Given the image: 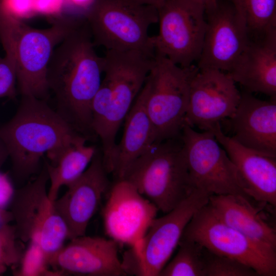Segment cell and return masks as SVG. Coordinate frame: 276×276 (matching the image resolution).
Returning a JSON list of instances; mask_svg holds the SVG:
<instances>
[{
    "label": "cell",
    "instance_id": "1",
    "mask_svg": "<svg viewBox=\"0 0 276 276\" xmlns=\"http://www.w3.org/2000/svg\"><path fill=\"white\" fill-rule=\"evenodd\" d=\"M95 46L84 19L56 46L47 73L56 111L85 137L94 133L91 104L104 72V58L97 55Z\"/></svg>",
    "mask_w": 276,
    "mask_h": 276
},
{
    "label": "cell",
    "instance_id": "2",
    "mask_svg": "<svg viewBox=\"0 0 276 276\" xmlns=\"http://www.w3.org/2000/svg\"><path fill=\"white\" fill-rule=\"evenodd\" d=\"M155 55L106 50L104 77L91 104V129L101 140L103 165L112 173L117 133L143 88Z\"/></svg>",
    "mask_w": 276,
    "mask_h": 276
},
{
    "label": "cell",
    "instance_id": "3",
    "mask_svg": "<svg viewBox=\"0 0 276 276\" xmlns=\"http://www.w3.org/2000/svg\"><path fill=\"white\" fill-rule=\"evenodd\" d=\"M81 135L45 100L30 96H21L14 117L0 127V140L21 178L36 172L44 154L51 163Z\"/></svg>",
    "mask_w": 276,
    "mask_h": 276
},
{
    "label": "cell",
    "instance_id": "4",
    "mask_svg": "<svg viewBox=\"0 0 276 276\" xmlns=\"http://www.w3.org/2000/svg\"><path fill=\"white\" fill-rule=\"evenodd\" d=\"M82 19L58 15L51 27L36 29L0 6V40L5 55L15 65L21 96L47 99L50 92L47 68L53 51Z\"/></svg>",
    "mask_w": 276,
    "mask_h": 276
},
{
    "label": "cell",
    "instance_id": "5",
    "mask_svg": "<svg viewBox=\"0 0 276 276\" xmlns=\"http://www.w3.org/2000/svg\"><path fill=\"white\" fill-rule=\"evenodd\" d=\"M122 179L165 214L193 190L180 137L154 143L130 166Z\"/></svg>",
    "mask_w": 276,
    "mask_h": 276
},
{
    "label": "cell",
    "instance_id": "6",
    "mask_svg": "<svg viewBox=\"0 0 276 276\" xmlns=\"http://www.w3.org/2000/svg\"><path fill=\"white\" fill-rule=\"evenodd\" d=\"M84 17L95 45L155 55L148 29L158 22L155 7L133 0H95Z\"/></svg>",
    "mask_w": 276,
    "mask_h": 276
},
{
    "label": "cell",
    "instance_id": "7",
    "mask_svg": "<svg viewBox=\"0 0 276 276\" xmlns=\"http://www.w3.org/2000/svg\"><path fill=\"white\" fill-rule=\"evenodd\" d=\"M209 194L194 189L176 207L151 223L144 236L124 255L127 274L158 276L178 246L185 229L194 214L209 203Z\"/></svg>",
    "mask_w": 276,
    "mask_h": 276
},
{
    "label": "cell",
    "instance_id": "8",
    "mask_svg": "<svg viewBox=\"0 0 276 276\" xmlns=\"http://www.w3.org/2000/svg\"><path fill=\"white\" fill-rule=\"evenodd\" d=\"M197 66L181 67L155 53L146 83V108L154 130L156 142L177 139L185 124L191 81Z\"/></svg>",
    "mask_w": 276,
    "mask_h": 276
},
{
    "label": "cell",
    "instance_id": "9",
    "mask_svg": "<svg viewBox=\"0 0 276 276\" xmlns=\"http://www.w3.org/2000/svg\"><path fill=\"white\" fill-rule=\"evenodd\" d=\"M48 180L44 165L34 180L14 191L10 211L18 238L22 243H37L49 260L68 239V232L48 196Z\"/></svg>",
    "mask_w": 276,
    "mask_h": 276
},
{
    "label": "cell",
    "instance_id": "10",
    "mask_svg": "<svg viewBox=\"0 0 276 276\" xmlns=\"http://www.w3.org/2000/svg\"><path fill=\"white\" fill-rule=\"evenodd\" d=\"M180 137L193 190L249 198L236 167L212 130L199 132L185 123Z\"/></svg>",
    "mask_w": 276,
    "mask_h": 276
},
{
    "label": "cell",
    "instance_id": "11",
    "mask_svg": "<svg viewBox=\"0 0 276 276\" xmlns=\"http://www.w3.org/2000/svg\"><path fill=\"white\" fill-rule=\"evenodd\" d=\"M157 11L159 32L151 36L155 53L181 67L193 65L203 44L205 7L193 0H167Z\"/></svg>",
    "mask_w": 276,
    "mask_h": 276
},
{
    "label": "cell",
    "instance_id": "12",
    "mask_svg": "<svg viewBox=\"0 0 276 276\" xmlns=\"http://www.w3.org/2000/svg\"><path fill=\"white\" fill-rule=\"evenodd\" d=\"M181 238L196 241L215 254L242 262L259 276L276 275V252L255 243L225 223L209 203L194 214Z\"/></svg>",
    "mask_w": 276,
    "mask_h": 276
},
{
    "label": "cell",
    "instance_id": "13",
    "mask_svg": "<svg viewBox=\"0 0 276 276\" xmlns=\"http://www.w3.org/2000/svg\"><path fill=\"white\" fill-rule=\"evenodd\" d=\"M205 13L206 28L197 66L228 73L248 42L249 30L228 0H216Z\"/></svg>",
    "mask_w": 276,
    "mask_h": 276
},
{
    "label": "cell",
    "instance_id": "14",
    "mask_svg": "<svg viewBox=\"0 0 276 276\" xmlns=\"http://www.w3.org/2000/svg\"><path fill=\"white\" fill-rule=\"evenodd\" d=\"M235 83L226 72L199 69L191 82L185 123L208 131L232 117L240 98Z\"/></svg>",
    "mask_w": 276,
    "mask_h": 276
},
{
    "label": "cell",
    "instance_id": "15",
    "mask_svg": "<svg viewBox=\"0 0 276 276\" xmlns=\"http://www.w3.org/2000/svg\"><path fill=\"white\" fill-rule=\"evenodd\" d=\"M108 192L102 212L105 232L118 243L132 247L144 236L158 210L125 180H117Z\"/></svg>",
    "mask_w": 276,
    "mask_h": 276
},
{
    "label": "cell",
    "instance_id": "16",
    "mask_svg": "<svg viewBox=\"0 0 276 276\" xmlns=\"http://www.w3.org/2000/svg\"><path fill=\"white\" fill-rule=\"evenodd\" d=\"M108 174L102 153L97 150L87 169L66 186L67 190L62 196L53 201L66 226L68 239L85 235L90 220L111 187Z\"/></svg>",
    "mask_w": 276,
    "mask_h": 276
},
{
    "label": "cell",
    "instance_id": "17",
    "mask_svg": "<svg viewBox=\"0 0 276 276\" xmlns=\"http://www.w3.org/2000/svg\"><path fill=\"white\" fill-rule=\"evenodd\" d=\"M49 259L55 270L88 276L126 275L118 256V243L98 236H79L70 240Z\"/></svg>",
    "mask_w": 276,
    "mask_h": 276
},
{
    "label": "cell",
    "instance_id": "18",
    "mask_svg": "<svg viewBox=\"0 0 276 276\" xmlns=\"http://www.w3.org/2000/svg\"><path fill=\"white\" fill-rule=\"evenodd\" d=\"M228 119L231 139L255 152L276 157V99L262 100L244 90Z\"/></svg>",
    "mask_w": 276,
    "mask_h": 276
},
{
    "label": "cell",
    "instance_id": "19",
    "mask_svg": "<svg viewBox=\"0 0 276 276\" xmlns=\"http://www.w3.org/2000/svg\"><path fill=\"white\" fill-rule=\"evenodd\" d=\"M210 130L236 167L251 199L276 205V157L248 149L236 142L221 130L220 123Z\"/></svg>",
    "mask_w": 276,
    "mask_h": 276
},
{
    "label": "cell",
    "instance_id": "20",
    "mask_svg": "<svg viewBox=\"0 0 276 276\" xmlns=\"http://www.w3.org/2000/svg\"><path fill=\"white\" fill-rule=\"evenodd\" d=\"M227 73L245 90L276 99V28L250 36L245 49Z\"/></svg>",
    "mask_w": 276,
    "mask_h": 276
},
{
    "label": "cell",
    "instance_id": "21",
    "mask_svg": "<svg viewBox=\"0 0 276 276\" xmlns=\"http://www.w3.org/2000/svg\"><path fill=\"white\" fill-rule=\"evenodd\" d=\"M250 198L240 194L213 195L209 204L225 223L259 245L276 252V231Z\"/></svg>",
    "mask_w": 276,
    "mask_h": 276
},
{
    "label": "cell",
    "instance_id": "22",
    "mask_svg": "<svg viewBox=\"0 0 276 276\" xmlns=\"http://www.w3.org/2000/svg\"><path fill=\"white\" fill-rule=\"evenodd\" d=\"M147 93L145 82L124 120L123 134L116 145L114 155L112 174L117 180L122 179L135 160L156 142L153 125L146 108Z\"/></svg>",
    "mask_w": 276,
    "mask_h": 276
},
{
    "label": "cell",
    "instance_id": "23",
    "mask_svg": "<svg viewBox=\"0 0 276 276\" xmlns=\"http://www.w3.org/2000/svg\"><path fill=\"white\" fill-rule=\"evenodd\" d=\"M86 137L81 135L63 149L52 163L45 161L50 186L48 191L50 199L58 198L60 188L78 178L87 169L97 149L86 145Z\"/></svg>",
    "mask_w": 276,
    "mask_h": 276
},
{
    "label": "cell",
    "instance_id": "24",
    "mask_svg": "<svg viewBox=\"0 0 276 276\" xmlns=\"http://www.w3.org/2000/svg\"><path fill=\"white\" fill-rule=\"evenodd\" d=\"M178 250L158 276H205L208 249L194 240L181 238Z\"/></svg>",
    "mask_w": 276,
    "mask_h": 276
},
{
    "label": "cell",
    "instance_id": "25",
    "mask_svg": "<svg viewBox=\"0 0 276 276\" xmlns=\"http://www.w3.org/2000/svg\"><path fill=\"white\" fill-rule=\"evenodd\" d=\"M246 22L250 36L276 28V0H228Z\"/></svg>",
    "mask_w": 276,
    "mask_h": 276
},
{
    "label": "cell",
    "instance_id": "26",
    "mask_svg": "<svg viewBox=\"0 0 276 276\" xmlns=\"http://www.w3.org/2000/svg\"><path fill=\"white\" fill-rule=\"evenodd\" d=\"M49 260L41 247L34 242H29L17 267L13 270L16 276H63L60 271L49 268Z\"/></svg>",
    "mask_w": 276,
    "mask_h": 276
},
{
    "label": "cell",
    "instance_id": "27",
    "mask_svg": "<svg viewBox=\"0 0 276 276\" xmlns=\"http://www.w3.org/2000/svg\"><path fill=\"white\" fill-rule=\"evenodd\" d=\"M18 238L15 225L10 223L0 225V275L8 268L15 269L24 249Z\"/></svg>",
    "mask_w": 276,
    "mask_h": 276
},
{
    "label": "cell",
    "instance_id": "28",
    "mask_svg": "<svg viewBox=\"0 0 276 276\" xmlns=\"http://www.w3.org/2000/svg\"><path fill=\"white\" fill-rule=\"evenodd\" d=\"M205 276L259 275L253 268L246 264L208 249Z\"/></svg>",
    "mask_w": 276,
    "mask_h": 276
},
{
    "label": "cell",
    "instance_id": "29",
    "mask_svg": "<svg viewBox=\"0 0 276 276\" xmlns=\"http://www.w3.org/2000/svg\"><path fill=\"white\" fill-rule=\"evenodd\" d=\"M16 72L13 61L8 56H0V98L16 96Z\"/></svg>",
    "mask_w": 276,
    "mask_h": 276
},
{
    "label": "cell",
    "instance_id": "30",
    "mask_svg": "<svg viewBox=\"0 0 276 276\" xmlns=\"http://www.w3.org/2000/svg\"><path fill=\"white\" fill-rule=\"evenodd\" d=\"M0 6L7 13L20 18L35 13L33 0H0Z\"/></svg>",
    "mask_w": 276,
    "mask_h": 276
},
{
    "label": "cell",
    "instance_id": "31",
    "mask_svg": "<svg viewBox=\"0 0 276 276\" xmlns=\"http://www.w3.org/2000/svg\"><path fill=\"white\" fill-rule=\"evenodd\" d=\"M33 1L35 12L51 15L58 14L65 4V0Z\"/></svg>",
    "mask_w": 276,
    "mask_h": 276
},
{
    "label": "cell",
    "instance_id": "32",
    "mask_svg": "<svg viewBox=\"0 0 276 276\" xmlns=\"http://www.w3.org/2000/svg\"><path fill=\"white\" fill-rule=\"evenodd\" d=\"M14 190L8 175L0 172V207L5 208L10 203Z\"/></svg>",
    "mask_w": 276,
    "mask_h": 276
},
{
    "label": "cell",
    "instance_id": "33",
    "mask_svg": "<svg viewBox=\"0 0 276 276\" xmlns=\"http://www.w3.org/2000/svg\"><path fill=\"white\" fill-rule=\"evenodd\" d=\"M95 0H65V4L79 10L84 16L85 12L93 5Z\"/></svg>",
    "mask_w": 276,
    "mask_h": 276
},
{
    "label": "cell",
    "instance_id": "34",
    "mask_svg": "<svg viewBox=\"0 0 276 276\" xmlns=\"http://www.w3.org/2000/svg\"><path fill=\"white\" fill-rule=\"evenodd\" d=\"M12 221L13 216L11 211L0 207V225L10 223Z\"/></svg>",
    "mask_w": 276,
    "mask_h": 276
},
{
    "label": "cell",
    "instance_id": "35",
    "mask_svg": "<svg viewBox=\"0 0 276 276\" xmlns=\"http://www.w3.org/2000/svg\"><path fill=\"white\" fill-rule=\"evenodd\" d=\"M143 5H150L155 7L157 9L162 7L167 0H133Z\"/></svg>",
    "mask_w": 276,
    "mask_h": 276
},
{
    "label": "cell",
    "instance_id": "36",
    "mask_svg": "<svg viewBox=\"0 0 276 276\" xmlns=\"http://www.w3.org/2000/svg\"><path fill=\"white\" fill-rule=\"evenodd\" d=\"M9 157L8 153L3 143L0 140V168Z\"/></svg>",
    "mask_w": 276,
    "mask_h": 276
},
{
    "label": "cell",
    "instance_id": "37",
    "mask_svg": "<svg viewBox=\"0 0 276 276\" xmlns=\"http://www.w3.org/2000/svg\"><path fill=\"white\" fill-rule=\"evenodd\" d=\"M193 1L203 5L205 7V9L206 7L214 3L216 0H193Z\"/></svg>",
    "mask_w": 276,
    "mask_h": 276
}]
</instances>
